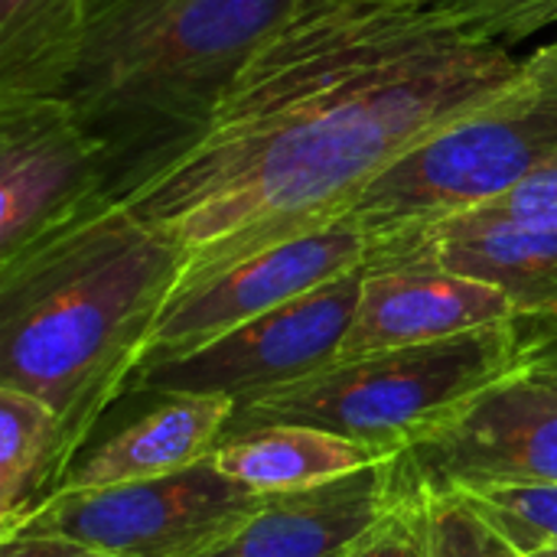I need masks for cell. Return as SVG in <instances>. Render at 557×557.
I'll return each mask as SVG.
<instances>
[{
	"mask_svg": "<svg viewBox=\"0 0 557 557\" xmlns=\"http://www.w3.org/2000/svg\"><path fill=\"white\" fill-rule=\"evenodd\" d=\"M186 251L121 199H104L0 261V385L62 421L65 473L147 356Z\"/></svg>",
	"mask_w": 557,
	"mask_h": 557,
	"instance_id": "obj_2",
	"label": "cell"
},
{
	"mask_svg": "<svg viewBox=\"0 0 557 557\" xmlns=\"http://www.w3.org/2000/svg\"><path fill=\"white\" fill-rule=\"evenodd\" d=\"M431 7L447 10L463 29L506 46L557 20V0H437Z\"/></svg>",
	"mask_w": 557,
	"mask_h": 557,
	"instance_id": "obj_21",
	"label": "cell"
},
{
	"mask_svg": "<svg viewBox=\"0 0 557 557\" xmlns=\"http://www.w3.org/2000/svg\"><path fill=\"white\" fill-rule=\"evenodd\" d=\"M65 441L59 414L36 395L0 385V542L62 483Z\"/></svg>",
	"mask_w": 557,
	"mask_h": 557,
	"instance_id": "obj_17",
	"label": "cell"
},
{
	"mask_svg": "<svg viewBox=\"0 0 557 557\" xmlns=\"http://www.w3.org/2000/svg\"><path fill=\"white\" fill-rule=\"evenodd\" d=\"M557 157V42L525 59L519 85L444 124L359 193L349 212L372 245L480 209Z\"/></svg>",
	"mask_w": 557,
	"mask_h": 557,
	"instance_id": "obj_5",
	"label": "cell"
},
{
	"mask_svg": "<svg viewBox=\"0 0 557 557\" xmlns=\"http://www.w3.org/2000/svg\"><path fill=\"white\" fill-rule=\"evenodd\" d=\"M392 3H437V0H392Z\"/></svg>",
	"mask_w": 557,
	"mask_h": 557,
	"instance_id": "obj_27",
	"label": "cell"
},
{
	"mask_svg": "<svg viewBox=\"0 0 557 557\" xmlns=\"http://www.w3.org/2000/svg\"><path fill=\"white\" fill-rule=\"evenodd\" d=\"M369 264H434L506 290L532 317L557 294V232L480 206L372 245Z\"/></svg>",
	"mask_w": 557,
	"mask_h": 557,
	"instance_id": "obj_12",
	"label": "cell"
},
{
	"mask_svg": "<svg viewBox=\"0 0 557 557\" xmlns=\"http://www.w3.org/2000/svg\"><path fill=\"white\" fill-rule=\"evenodd\" d=\"M339 557H434L431 545V499L398 467V490L388 509Z\"/></svg>",
	"mask_w": 557,
	"mask_h": 557,
	"instance_id": "obj_18",
	"label": "cell"
},
{
	"mask_svg": "<svg viewBox=\"0 0 557 557\" xmlns=\"http://www.w3.org/2000/svg\"><path fill=\"white\" fill-rule=\"evenodd\" d=\"M157 408L75 460L52 493H82L157 480L212 457L228 431L235 401L225 395H157ZM49 493V496H52Z\"/></svg>",
	"mask_w": 557,
	"mask_h": 557,
	"instance_id": "obj_14",
	"label": "cell"
},
{
	"mask_svg": "<svg viewBox=\"0 0 557 557\" xmlns=\"http://www.w3.org/2000/svg\"><path fill=\"white\" fill-rule=\"evenodd\" d=\"M0 557H117L55 535H13L0 542Z\"/></svg>",
	"mask_w": 557,
	"mask_h": 557,
	"instance_id": "obj_23",
	"label": "cell"
},
{
	"mask_svg": "<svg viewBox=\"0 0 557 557\" xmlns=\"http://www.w3.org/2000/svg\"><path fill=\"white\" fill-rule=\"evenodd\" d=\"M372 238L352 212L180 277L140 366L186 356L222 333L369 264Z\"/></svg>",
	"mask_w": 557,
	"mask_h": 557,
	"instance_id": "obj_8",
	"label": "cell"
},
{
	"mask_svg": "<svg viewBox=\"0 0 557 557\" xmlns=\"http://www.w3.org/2000/svg\"><path fill=\"white\" fill-rule=\"evenodd\" d=\"M522 362L525 339L519 320L437 343L339 359L307 379L238 401L225 434L297 421L401 454L467 398L522 369Z\"/></svg>",
	"mask_w": 557,
	"mask_h": 557,
	"instance_id": "obj_4",
	"label": "cell"
},
{
	"mask_svg": "<svg viewBox=\"0 0 557 557\" xmlns=\"http://www.w3.org/2000/svg\"><path fill=\"white\" fill-rule=\"evenodd\" d=\"M261 496L212 457L170 476L46 496L16 535H55L117 557H202L228 539Z\"/></svg>",
	"mask_w": 557,
	"mask_h": 557,
	"instance_id": "obj_6",
	"label": "cell"
},
{
	"mask_svg": "<svg viewBox=\"0 0 557 557\" xmlns=\"http://www.w3.org/2000/svg\"><path fill=\"white\" fill-rule=\"evenodd\" d=\"M114 199L101 147L62 95H0V261Z\"/></svg>",
	"mask_w": 557,
	"mask_h": 557,
	"instance_id": "obj_10",
	"label": "cell"
},
{
	"mask_svg": "<svg viewBox=\"0 0 557 557\" xmlns=\"http://www.w3.org/2000/svg\"><path fill=\"white\" fill-rule=\"evenodd\" d=\"M522 333H548V330H557V294L532 317H522L519 320Z\"/></svg>",
	"mask_w": 557,
	"mask_h": 557,
	"instance_id": "obj_25",
	"label": "cell"
},
{
	"mask_svg": "<svg viewBox=\"0 0 557 557\" xmlns=\"http://www.w3.org/2000/svg\"><path fill=\"white\" fill-rule=\"evenodd\" d=\"M529 557H557V542L555 545H542V548L529 552Z\"/></svg>",
	"mask_w": 557,
	"mask_h": 557,
	"instance_id": "obj_26",
	"label": "cell"
},
{
	"mask_svg": "<svg viewBox=\"0 0 557 557\" xmlns=\"http://www.w3.org/2000/svg\"><path fill=\"white\" fill-rule=\"evenodd\" d=\"M388 457L398 454L297 421L255 424L225 434L212 450V463L258 496L317 486Z\"/></svg>",
	"mask_w": 557,
	"mask_h": 557,
	"instance_id": "obj_15",
	"label": "cell"
},
{
	"mask_svg": "<svg viewBox=\"0 0 557 557\" xmlns=\"http://www.w3.org/2000/svg\"><path fill=\"white\" fill-rule=\"evenodd\" d=\"M424 490V486H421ZM431 545L434 557H529L519 552L467 496L431 493Z\"/></svg>",
	"mask_w": 557,
	"mask_h": 557,
	"instance_id": "obj_20",
	"label": "cell"
},
{
	"mask_svg": "<svg viewBox=\"0 0 557 557\" xmlns=\"http://www.w3.org/2000/svg\"><path fill=\"white\" fill-rule=\"evenodd\" d=\"M490 209H496L509 219H519L525 225L557 232V157L542 170H535L529 180H522L516 189H509L506 196L490 202Z\"/></svg>",
	"mask_w": 557,
	"mask_h": 557,
	"instance_id": "obj_22",
	"label": "cell"
},
{
	"mask_svg": "<svg viewBox=\"0 0 557 557\" xmlns=\"http://www.w3.org/2000/svg\"><path fill=\"white\" fill-rule=\"evenodd\" d=\"M88 0H0V95H62Z\"/></svg>",
	"mask_w": 557,
	"mask_h": 557,
	"instance_id": "obj_16",
	"label": "cell"
},
{
	"mask_svg": "<svg viewBox=\"0 0 557 557\" xmlns=\"http://www.w3.org/2000/svg\"><path fill=\"white\" fill-rule=\"evenodd\" d=\"M522 339H525V362L522 366L557 382V330H548V333H522Z\"/></svg>",
	"mask_w": 557,
	"mask_h": 557,
	"instance_id": "obj_24",
	"label": "cell"
},
{
	"mask_svg": "<svg viewBox=\"0 0 557 557\" xmlns=\"http://www.w3.org/2000/svg\"><path fill=\"white\" fill-rule=\"evenodd\" d=\"M362 281L366 268H356L186 356L147 362L137 369L131 392L225 395L238 405L251 395L307 379L339 359L362 297Z\"/></svg>",
	"mask_w": 557,
	"mask_h": 557,
	"instance_id": "obj_7",
	"label": "cell"
},
{
	"mask_svg": "<svg viewBox=\"0 0 557 557\" xmlns=\"http://www.w3.org/2000/svg\"><path fill=\"white\" fill-rule=\"evenodd\" d=\"M398 457L290 493H264L258 509L202 557H339L395 499Z\"/></svg>",
	"mask_w": 557,
	"mask_h": 557,
	"instance_id": "obj_13",
	"label": "cell"
},
{
	"mask_svg": "<svg viewBox=\"0 0 557 557\" xmlns=\"http://www.w3.org/2000/svg\"><path fill=\"white\" fill-rule=\"evenodd\" d=\"M519 317V304L493 284L434 264H366L362 297L339 359L437 343Z\"/></svg>",
	"mask_w": 557,
	"mask_h": 557,
	"instance_id": "obj_11",
	"label": "cell"
},
{
	"mask_svg": "<svg viewBox=\"0 0 557 557\" xmlns=\"http://www.w3.org/2000/svg\"><path fill=\"white\" fill-rule=\"evenodd\" d=\"M460 496H467L525 555L557 542V483L496 486Z\"/></svg>",
	"mask_w": 557,
	"mask_h": 557,
	"instance_id": "obj_19",
	"label": "cell"
},
{
	"mask_svg": "<svg viewBox=\"0 0 557 557\" xmlns=\"http://www.w3.org/2000/svg\"><path fill=\"white\" fill-rule=\"evenodd\" d=\"M307 0H88L62 98L127 199L193 147L245 65Z\"/></svg>",
	"mask_w": 557,
	"mask_h": 557,
	"instance_id": "obj_3",
	"label": "cell"
},
{
	"mask_svg": "<svg viewBox=\"0 0 557 557\" xmlns=\"http://www.w3.org/2000/svg\"><path fill=\"white\" fill-rule=\"evenodd\" d=\"M398 467L431 493L557 483V382L516 369L401 450Z\"/></svg>",
	"mask_w": 557,
	"mask_h": 557,
	"instance_id": "obj_9",
	"label": "cell"
},
{
	"mask_svg": "<svg viewBox=\"0 0 557 557\" xmlns=\"http://www.w3.org/2000/svg\"><path fill=\"white\" fill-rule=\"evenodd\" d=\"M522 75L525 59L441 7L307 0L202 137L121 202L186 251L189 277L349 212L414 144Z\"/></svg>",
	"mask_w": 557,
	"mask_h": 557,
	"instance_id": "obj_1",
	"label": "cell"
}]
</instances>
